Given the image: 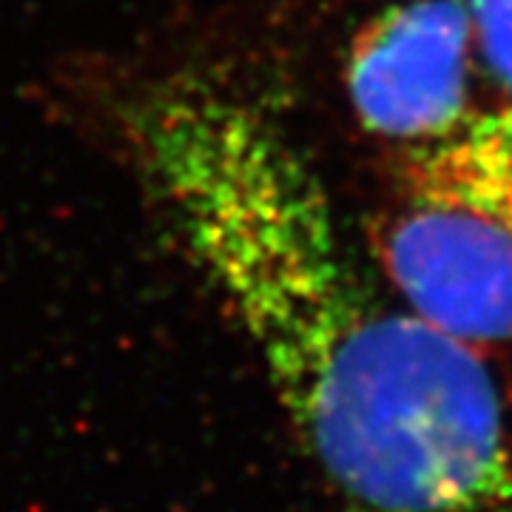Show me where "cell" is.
Returning a JSON list of instances; mask_svg holds the SVG:
<instances>
[{
  "label": "cell",
  "instance_id": "cell-2",
  "mask_svg": "<svg viewBox=\"0 0 512 512\" xmlns=\"http://www.w3.org/2000/svg\"><path fill=\"white\" fill-rule=\"evenodd\" d=\"M373 245L410 311L478 353L512 348V106L410 146Z\"/></svg>",
  "mask_w": 512,
  "mask_h": 512
},
{
  "label": "cell",
  "instance_id": "cell-1",
  "mask_svg": "<svg viewBox=\"0 0 512 512\" xmlns=\"http://www.w3.org/2000/svg\"><path fill=\"white\" fill-rule=\"evenodd\" d=\"M117 128L339 512H484L512 467L493 370L373 285L274 103L180 66L137 83Z\"/></svg>",
  "mask_w": 512,
  "mask_h": 512
},
{
  "label": "cell",
  "instance_id": "cell-3",
  "mask_svg": "<svg viewBox=\"0 0 512 512\" xmlns=\"http://www.w3.org/2000/svg\"><path fill=\"white\" fill-rule=\"evenodd\" d=\"M473 40L467 0H399L367 20L345 69L362 128L410 148L464 120Z\"/></svg>",
  "mask_w": 512,
  "mask_h": 512
},
{
  "label": "cell",
  "instance_id": "cell-4",
  "mask_svg": "<svg viewBox=\"0 0 512 512\" xmlns=\"http://www.w3.org/2000/svg\"><path fill=\"white\" fill-rule=\"evenodd\" d=\"M476 40L495 74L512 92V0H467Z\"/></svg>",
  "mask_w": 512,
  "mask_h": 512
},
{
  "label": "cell",
  "instance_id": "cell-5",
  "mask_svg": "<svg viewBox=\"0 0 512 512\" xmlns=\"http://www.w3.org/2000/svg\"><path fill=\"white\" fill-rule=\"evenodd\" d=\"M484 512H512V467L507 470L501 487L495 490V495L490 498V504L484 507Z\"/></svg>",
  "mask_w": 512,
  "mask_h": 512
}]
</instances>
